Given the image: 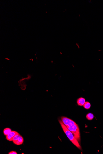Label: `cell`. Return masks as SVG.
Segmentation results:
<instances>
[{
	"mask_svg": "<svg viewBox=\"0 0 103 154\" xmlns=\"http://www.w3.org/2000/svg\"><path fill=\"white\" fill-rule=\"evenodd\" d=\"M18 133L17 132L12 131L8 135L6 136V138L9 141H13L14 137Z\"/></svg>",
	"mask_w": 103,
	"mask_h": 154,
	"instance_id": "obj_5",
	"label": "cell"
},
{
	"mask_svg": "<svg viewBox=\"0 0 103 154\" xmlns=\"http://www.w3.org/2000/svg\"><path fill=\"white\" fill-rule=\"evenodd\" d=\"M12 131V130L10 128H6L4 130V134L5 135L7 136Z\"/></svg>",
	"mask_w": 103,
	"mask_h": 154,
	"instance_id": "obj_8",
	"label": "cell"
},
{
	"mask_svg": "<svg viewBox=\"0 0 103 154\" xmlns=\"http://www.w3.org/2000/svg\"><path fill=\"white\" fill-rule=\"evenodd\" d=\"M60 125L63 129V131L65 132V134L67 136V137L70 140V141L73 144L78 148V149L81 150V147L80 144L77 140L75 138V136L68 129V128L62 122L61 120H59Z\"/></svg>",
	"mask_w": 103,
	"mask_h": 154,
	"instance_id": "obj_1",
	"label": "cell"
},
{
	"mask_svg": "<svg viewBox=\"0 0 103 154\" xmlns=\"http://www.w3.org/2000/svg\"><path fill=\"white\" fill-rule=\"evenodd\" d=\"M86 118L88 120H92L94 118L93 114L91 113H88L86 115Z\"/></svg>",
	"mask_w": 103,
	"mask_h": 154,
	"instance_id": "obj_9",
	"label": "cell"
},
{
	"mask_svg": "<svg viewBox=\"0 0 103 154\" xmlns=\"http://www.w3.org/2000/svg\"><path fill=\"white\" fill-rule=\"evenodd\" d=\"M83 106L85 108L88 110V109H89L90 108L91 105L90 103L89 102H85V103Z\"/></svg>",
	"mask_w": 103,
	"mask_h": 154,
	"instance_id": "obj_7",
	"label": "cell"
},
{
	"mask_svg": "<svg viewBox=\"0 0 103 154\" xmlns=\"http://www.w3.org/2000/svg\"><path fill=\"white\" fill-rule=\"evenodd\" d=\"M74 135L75 138L79 142L80 141V131L78 125H72L67 128Z\"/></svg>",
	"mask_w": 103,
	"mask_h": 154,
	"instance_id": "obj_2",
	"label": "cell"
},
{
	"mask_svg": "<svg viewBox=\"0 0 103 154\" xmlns=\"http://www.w3.org/2000/svg\"><path fill=\"white\" fill-rule=\"evenodd\" d=\"M13 141L15 144L20 145L23 143L24 139L23 137L18 133L14 137Z\"/></svg>",
	"mask_w": 103,
	"mask_h": 154,
	"instance_id": "obj_4",
	"label": "cell"
},
{
	"mask_svg": "<svg viewBox=\"0 0 103 154\" xmlns=\"http://www.w3.org/2000/svg\"><path fill=\"white\" fill-rule=\"evenodd\" d=\"M61 121L67 128L77 124L73 120L66 117H62Z\"/></svg>",
	"mask_w": 103,
	"mask_h": 154,
	"instance_id": "obj_3",
	"label": "cell"
},
{
	"mask_svg": "<svg viewBox=\"0 0 103 154\" xmlns=\"http://www.w3.org/2000/svg\"><path fill=\"white\" fill-rule=\"evenodd\" d=\"M85 99L82 97H80L77 100V103L78 106H82L85 103Z\"/></svg>",
	"mask_w": 103,
	"mask_h": 154,
	"instance_id": "obj_6",
	"label": "cell"
},
{
	"mask_svg": "<svg viewBox=\"0 0 103 154\" xmlns=\"http://www.w3.org/2000/svg\"><path fill=\"white\" fill-rule=\"evenodd\" d=\"M9 154H17V153L16 151H12L9 153Z\"/></svg>",
	"mask_w": 103,
	"mask_h": 154,
	"instance_id": "obj_10",
	"label": "cell"
}]
</instances>
